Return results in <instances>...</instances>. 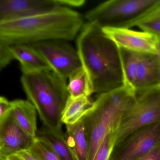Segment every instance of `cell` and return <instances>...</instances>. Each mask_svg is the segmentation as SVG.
<instances>
[{"label":"cell","instance_id":"cell-1","mask_svg":"<svg viewBox=\"0 0 160 160\" xmlns=\"http://www.w3.org/2000/svg\"><path fill=\"white\" fill-rule=\"evenodd\" d=\"M76 42L77 50L94 93L101 94L123 86L119 48L102 28L95 23H85Z\"/></svg>","mask_w":160,"mask_h":160},{"label":"cell","instance_id":"cell-2","mask_svg":"<svg viewBox=\"0 0 160 160\" xmlns=\"http://www.w3.org/2000/svg\"><path fill=\"white\" fill-rule=\"evenodd\" d=\"M83 17L62 7L47 13L0 23V42L8 45L73 40L84 26Z\"/></svg>","mask_w":160,"mask_h":160},{"label":"cell","instance_id":"cell-3","mask_svg":"<svg viewBox=\"0 0 160 160\" xmlns=\"http://www.w3.org/2000/svg\"><path fill=\"white\" fill-rule=\"evenodd\" d=\"M21 82L29 101L36 108L43 126L63 135L62 113L70 94L67 79L52 70L22 74Z\"/></svg>","mask_w":160,"mask_h":160},{"label":"cell","instance_id":"cell-4","mask_svg":"<svg viewBox=\"0 0 160 160\" xmlns=\"http://www.w3.org/2000/svg\"><path fill=\"white\" fill-rule=\"evenodd\" d=\"M134 98V92L124 86L98 95L93 109L84 118L89 142V160H93L108 133L118 131L124 113Z\"/></svg>","mask_w":160,"mask_h":160},{"label":"cell","instance_id":"cell-5","mask_svg":"<svg viewBox=\"0 0 160 160\" xmlns=\"http://www.w3.org/2000/svg\"><path fill=\"white\" fill-rule=\"evenodd\" d=\"M160 2V0H109L91 9L87 22L102 28H131Z\"/></svg>","mask_w":160,"mask_h":160},{"label":"cell","instance_id":"cell-6","mask_svg":"<svg viewBox=\"0 0 160 160\" xmlns=\"http://www.w3.org/2000/svg\"><path fill=\"white\" fill-rule=\"evenodd\" d=\"M160 122V86L135 93V98L122 118L116 147L137 131Z\"/></svg>","mask_w":160,"mask_h":160},{"label":"cell","instance_id":"cell-7","mask_svg":"<svg viewBox=\"0 0 160 160\" xmlns=\"http://www.w3.org/2000/svg\"><path fill=\"white\" fill-rule=\"evenodd\" d=\"M29 45L42 55L54 72L63 78H69L83 67L77 50L66 41H47Z\"/></svg>","mask_w":160,"mask_h":160},{"label":"cell","instance_id":"cell-8","mask_svg":"<svg viewBox=\"0 0 160 160\" xmlns=\"http://www.w3.org/2000/svg\"><path fill=\"white\" fill-rule=\"evenodd\" d=\"M160 145V122L142 128L115 148L110 160H137Z\"/></svg>","mask_w":160,"mask_h":160},{"label":"cell","instance_id":"cell-9","mask_svg":"<svg viewBox=\"0 0 160 160\" xmlns=\"http://www.w3.org/2000/svg\"><path fill=\"white\" fill-rule=\"evenodd\" d=\"M62 7L58 0H0V23L47 13Z\"/></svg>","mask_w":160,"mask_h":160},{"label":"cell","instance_id":"cell-10","mask_svg":"<svg viewBox=\"0 0 160 160\" xmlns=\"http://www.w3.org/2000/svg\"><path fill=\"white\" fill-rule=\"evenodd\" d=\"M102 29L119 48L139 53H156L158 39L152 33L130 28H103Z\"/></svg>","mask_w":160,"mask_h":160},{"label":"cell","instance_id":"cell-11","mask_svg":"<svg viewBox=\"0 0 160 160\" xmlns=\"http://www.w3.org/2000/svg\"><path fill=\"white\" fill-rule=\"evenodd\" d=\"M34 140L10 115L0 122V159L29 149Z\"/></svg>","mask_w":160,"mask_h":160},{"label":"cell","instance_id":"cell-12","mask_svg":"<svg viewBox=\"0 0 160 160\" xmlns=\"http://www.w3.org/2000/svg\"><path fill=\"white\" fill-rule=\"evenodd\" d=\"M160 86V64L156 54L139 53L135 93Z\"/></svg>","mask_w":160,"mask_h":160},{"label":"cell","instance_id":"cell-13","mask_svg":"<svg viewBox=\"0 0 160 160\" xmlns=\"http://www.w3.org/2000/svg\"><path fill=\"white\" fill-rule=\"evenodd\" d=\"M10 49L15 59L20 62L22 74L52 70L43 57L31 45H13L10 46Z\"/></svg>","mask_w":160,"mask_h":160},{"label":"cell","instance_id":"cell-14","mask_svg":"<svg viewBox=\"0 0 160 160\" xmlns=\"http://www.w3.org/2000/svg\"><path fill=\"white\" fill-rule=\"evenodd\" d=\"M65 137L77 160H89V142L84 118L73 124L66 125Z\"/></svg>","mask_w":160,"mask_h":160},{"label":"cell","instance_id":"cell-15","mask_svg":"<svg viewBox=\"0 0 160 160\" xmlns=\"http://www.w3.org/2000/svg\"><path fill=\"white\" fill-rule=\"evenodd\" d=\"M12 103L10 115L28 135L36 139L38 131L36 108L28 100H16Z\"/></svg>","mask_w":160,"mask_h":160},{"label":"cell","instance_id":"cell-16","mask_svg":"<svg viewBox=\"0 0 160 160\" xmlns=\"http://www.w3.org/2000/svg\"><path fill=\"white\" fill-rule=\"evenodd\" d=\"M36 138L50 148L62 160H77L65 134L58 135L42 126L37 131Z\"/></svg>","mask_w":160,"mask_h":160},{"label":"cell","instance_id":"cell-17","mask_svg":"<svg viewBox=\"0 0 160 160\" xmlns=\"http://www.w3.org/2000/svg\"><path fill=\"white\" fill-rule=\"evenodd\" d=\"M94 108V102L89 97L81 96L72 99L69 97L62 113V122L65 125L73 124L88 115Z\"/></svg>","mask_w":160,"mask_h":160},{"label":"cell","instance_id":"cell-18","mask_svg":"<svg viewBox=\"0 0 160 160\" xmlns=\"http://www.w3.org/2000/svg\"><path fill=\"white\" fill-rule=\"evenodd\" d=\"M67 89L70 97L72 99L81 96L89 97L94 93L90 78L83 67L70 76Z\"/></svg>","mask_w":160,"mask_h":160},{"label":"cell","instance_id":"cell-19","mask_svg":"<svg viewBox=\"0 0 160 160\" xmlns=\"http://www.w3.org/2000/svg\"><path fill=\"white\" fill-rule=\"evenodd\" d=\"M119 48L123 72V86L134 91L135 83L139 62V53Z\"/></svg>","mask_w":160,"mask_h":160},{"label":"cell","instance_id":"cell-20","mask_svg":"<svg viewBox=\"0 0 160 160\" xmlns=\"http://www.w3.org/2000/svg\"><path fill=\"white\" fill-rule=\"evenodd\" d=\"M143 31L160 38V2L136 25Z\"/></svg>","mask_w":160,"mask_h":160},{"label":"cell","instance_id":"cell-21","mask_svg":"<svg viewBox=\"0 0 160 160\" xmlns=\"http://www.w3.org/2000/svg\"><path fill=\"white\" fill-rule=\"evenodd\" d=\"M118 131L111 130L105 137L93 160H110L116 147Z\"/></svg>","mask_w":160,"mask_h":160},{"label":"cell","instance_id":"cell-22","mask_svg":"<svg viewBox=\"0 0 160 160\" xmlns=\"http://www.w3.org/2000/svg\"><path fill=\"white\" fill-rule=\"evenodd\" d=\"M28 150L41 160H62L52 150L37 138Z\"/></svg>","mask_w":160,"mask_h":160},{"label":"cell","instance_id":"cell-23","mask_svg":"<svg viewBox=\"0 0 160 160\" xmlns=\"http://www.w3.org/2000/svg\"><path fill=\"white\" fill-rule=\"evenodd\" d=\"M10 46L7 44L0 42V69L5 68L12 61L14 60Z\"/></svg>","mask_w":160,"mask_h":160},{"label":"cell","instance_id":"cell-24","mask_svg":"<svg viewBox=\"0 0 160 160\" xmlns=\"http://www.w3.org/2000/svg\"><path fill=\"white\" fill-rule=\"evenodd\" d=\"M12 108V103L6 97H0V122L7 119L10 116Z\"/></svg>","mask_w":160,"mask_h":160},{"label":"cell","instance_id":"cell-25","mask_svg":"<svg viewBox=\"0 0 160 160\" xmlns=\"http://www.w3.org/2000/svg\"><path fill=\"white\" fill-rule=\"evenodd\" d=\"M59 3L62 7L65 8H78L85 5V0H58Z\"/></svg>","mask_w":160,"mask_h":160},{"label":"cell","instance_id":"cell-26","mask_svg":"<svg viewBox=\"0 0 160 160\" xmlns=\"http://www.w3.org/2000/svg\"><path fill=\"white\" fill-rule=\"evenodd\" d=\"M137 160H160V145Z\"/></svg>","mask_w":160,"mask_h":160},{"label":"cell","instance_id":"cell-27","mask_svg":"<svg viewBox=\"0 0 160 160\" xmlns=\"http://www.w3.org/2000/svg\"><path fill=\"white\" fill-rule=\"evenodd\" d=\"M16 154L23 160H41L28 149L21 151Z\"/></svg>","mask_w":160,"mask_h":160},{"label":"cell","instance_id":"cell-28","mask_svg":"<svg viewBox=\"0 0 160 160\" xmlns=\"http://www.w3.org/2000/svg\"><path fill=\"white\" fill-rule=\"evenodd\" d=\"M0 160H23L17 154H12L10 156H7L4 159H0Z\"/></svg>","mask_w":160,"mask_h":160},{"label":"cell","instance_id":"cell-29","mask_svg":"<svg viewBox=\"0 0 160 160\" xmlns=\"http://www.w3.org/2000/svg\"><path fill=\"white\" fill-rule=\"evenodd\" d=\"M157 39H158V41H157L156 54L157 55V57H158L159 63L160 64V38H157Z\"/></svg>","mask_w":160,"mask_h":160}]
</instances>
